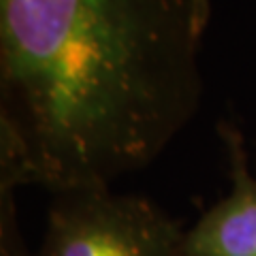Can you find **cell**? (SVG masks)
<instances>
[{"label": "cell", "instance_id": "1", "mask_svg": "<svg viewBox=\"0 0 256 256\" xmlns=\"http://www.w3.org/2000/svg\"><path fill=\"white\" fill-rule=\"evenodd\" d=\"M212 0H0V182L111 188L198 114Z\"/></svg>", "mask_w": 256, "mask_h": 256}, {"label": "cell", "instance_id": "2", "mask_svg": "<svg viewBox=\"0 0 256 256\" xmlns=\"http://www.w3.org/2000/svg\"><path fill=\"white\" fill-rule=\"evenodd\" d=\"M15 190L0 186V256H184L180 220L146 196L111 188L56 194L41 248L28 254L18 230Z\"/></svg>", "mask_w": 256, "mask_h": 256}, {"label": "cell", "instance_id": "3", "mask_svg": "<svg viewBox=\"0 0 256 256\" xmlns=\"http://www.w3.org/2000/svg\"><path fill=\"white\" fill-rule=\"evenodd\" d=\"M230 190L212 205L184 237V256H256V175L250 169L244 132L220 120Z\"/></svg>", "mask_w": 256, "mask_h": 256}]
</instances>
